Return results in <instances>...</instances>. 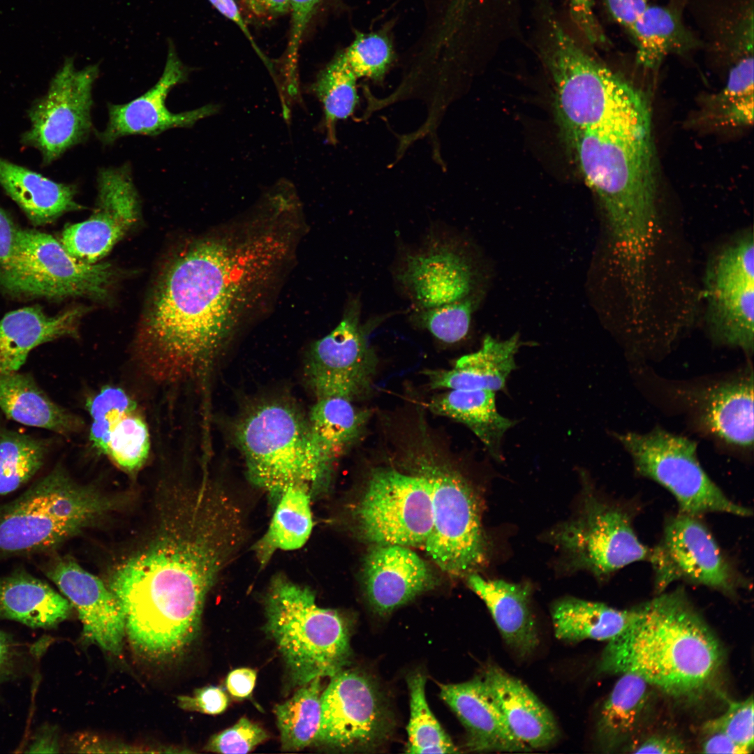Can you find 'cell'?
I'll return each instance as SVG.
<instances>
[{
	"mask_svg": "<svg viewBox=\"0 0 754 754\" xmlns=\"http://www.w3.org/2000/svg\"><path fill=\"white\" fill-rule=\"evenodd\" d=\"M153 537L112 571L125 633L143 658L165 662L197 637L207 596L245 536L239 504L203 481L177 494Z\"/></svg>",
	"mask_w": 754,
	"mask_h": 754,
	"instance_id": "6da1fadb",
	"label": "cell"
},
{
	"mask_svg": "<svg viewBox=\"0 0 754 754\" xmlns=\"http://www.w3.org/2000/svg\"><path fill=\"white\" fill-rule=\"evenodd\" d=\"M266 262L256 239H205L176 255L156 282L138 334L145 371L174 382L205 364L231 331Z\"/></svg>",
	"mask_w": 754,
	"mask_h": 754,
	"instance_id": "7a4b0ae2",
	"label": "cell"
},
{
	"mask_svg": "<svg viewBox=\"0 0 754 754\" xmlns=\"http://www.w3.org/2000/svg\"><path fill=\"white\" fill-rule=\"evenodd\" d=\"M647 98L599 124L565 133L601 204L626 281L644 280L654 246L657 166Z\"/></svg>",
	"mask_w": 754,
	"mask_h": 754,
	"instance_id": "3957f363",
	"label": "cell"
},
{
	"mask_svg": "<svg viewBox=\"0 0 754 754\" xmlns=\"http://www.w3.org/2000/svg\"><path fill=\"white\" fill-rule=\"evenodd\" d=\"M723 663L718 638L678 588L635 607L630 623L608 641L597 670L634 674L670 696L693 698L714 687Z\"/></svg>",
	"mask_w": 754,
	"mask_h": 754,
	"instance_id": "277c9868",
	"label": "cell"
},
{
	"mask_svg": "<svg viewBox=\"0 0 754 754\" xmlns=\"http://www.w3.org/2000/svg\"><path fill=\"white\" fill-rule=\"evenodd\" d=\"M235 438L251 483L276 503L301 487L317 494L327 486L333 461L320 448L307 419L289 404L263 402L238 422Z\"/></svg>",
	"mask_w": 754,
	"mask_h": 754,
	"instance_id": "5b68a950",
	"label": "cell"
},
{
	"mask_svg": "<svg viewBox=\"0 0 754 754\" xmlns=\"http://www.w3.org/2000/svg\"><path fill=\"white\" fill-rule=\"evenodd\" d=\"M264 607L265 632L276 644L295 685L331 678L350 663L348 619L337 610L318 606L309 587L277 575L267 589Z\"/></svg>",
	"mask_w": 754,
	"mask_h": 754,
	"instance_id": "8992f818",
	"label": "cell"
},
{
	"mask_svg": "<svg viewBox=\"0 0 754 754\" xmlns=\"http://www.w3.org/2000/svg\"><path fill=\"white\" fill-rule=\"evenodd\" d=\"M115 502L57 466L0 506V558L50 552L114 508Z\"/></svg>",
	"mask_w": 754,
	"mask_h": 754,
	"instance_id": "52a82bcc",
	"label": "cell"
},
{
	"mask_svg": "<svg viewBox=\"0 0 754 754\" xmlns=\"http://www.w3.org/2000/svg\"><path fill=\"white\" fill-rule=\"evenodd\" d=\"M540 54L552 80L564 130L593 126L646 95L588 54L547 16Z\"/></svg>",
	"mask_w": 754,
	"mask_h": 754,
	"instance_id": "ba28073f",
	"label": "cell"
},
{
	"mask_svg": "<svg viewBox=\"0 0 754 754\" xmlns=\"http://www.w3.org/2000/svg\"><path fill=\"white\" fill-rule=\"evenodd\" d=\"M416 466L431 492L432 526L424 548L448 575L467 577L488 558L479 497L458 471L426 457H420Z\"/></svg>",
	"mask_w": 754,
	"mask_h": 754,
	"instance_id": "9c48e42d",
	"label": "cell"
},
{
	"mask_svg": "<svg viewBox=\"0 0 754 754\" xmlns=\"http://www.w3.org/2000/svg\"><path fill=\"white\" fill-rule=\"evenodd\" d=\"M615 436L630 454L636 473L671 493L679 512L699 517L714 512L752 515L749 508L731 501L709 477L699 461L694 441L660 427Z\"/></svg>",
	"mask_w": 754,
	"mask_h": 754,
	"instance_id": "30bf717a",
	"label": "cell"
},
{
	"mask_svg": "<svg viewBox=\"0 0 754 754\" xmlns=\"http://www.w3.org/2000/svg\"><path fill=\"white\" fill-rule=\"evenodd\" d=\"M114 276L110 264L82 262L51 235L20 229L15 257L0 269V289L17 297L101 299L106 296Z\"/></svg>",
	"mask_w": 754,
	"mask_h": 754,
	"instance_id": "8fae6325",
	"label": "cell"
},
{
	"mask_svg": "<svg viewBox=\"0 0 754 754\" xmlns=\"http://www.w3.org/2000/svg\"><path fill=\"white\" fill-rule=\"evenodd\" d=\"M355 516L360 534L369 542L424 547L432 526L429 484L418 473L374 469Z\"/></svg>",
	"mask_w": 754,
	"mask_h": 754,
	"instance_id": "7c38bea8",
	"label": "cell"
},
{
	"mask_svg": "<svg viewBox=\"0 0 754 754\" xmlns=\"http://www.w3.org/2000/svg\"><path fill=\"white\" fill-rule=\"evenodd\" d=\"M320 722L313 744L341 752L377 748L390 737L393 716L376 681L357 669L331 677L320 697Z\"/></svg>",
	"mask_w": 754,
	"mask_h": 754,
	"instance_id": "4fadbf2b",
	"label": "cell"
},
{
	"mask_svg": "<svg viewBox=\"0 0 754 754\" xmlns=\"http://www.w3.org/2000/svg\"><path fill=\"white\" fill-rule=\"evenodd\" d=\"M550 538L575 568L603 577L638 561H648L651 549L639 540L626 508L600 498L584 496L580 512L555 528Z\"/></svg>",
	"mask_w": 754,
	"mask_h": 754,
	"instance_id": "5bb4252c",
	"label": "cell"
},
{
	"mask_svg": "<svg viewBox=\"0 0 754 754\" xmlns=\"http://www.w3.org/2000/svg\"><path fill=\"white\" fill-rule=\"evenodd\" d=\"M649 562L658 593L681 580L732 596L746 583L700 517L681 512L666 522Z\"/></svg>",
	"mask_w": 754,
	"mask_h": 754,
	"instance_id": "9a60e30c",
	"label": "cell"
},
{
	"mask_svg": "<svg viewBox=\"0 0 754 754\" xmlns=\"http://www.w3.org/2000/svg\"><path fill=\"white\" fill-rule=\"evenodd\" d=\"M98 73L97 65L76 70L73 59L68 58L47 93L29 109L31 126L21 140L40 152L43 165L83 142L91 133L92 89Z\"/></svg>",
	"mask_w": 754,
	"mask_h": 754,
	"instance_id": "2e32d148",
	"label": "cell"
},
{
	"mask_svg": "<svg viewBox=\"0 0 754 754\" xmlns=\"http://www.w3.org/2000/svg\"><path fill=\"white\" fill-rule=\"evenodd\" d=\"M707 323L720 343L748 355L754 346V243L746 235L719 252L706 276Z\"/></svg>",
	"mask_w": 754,
	"mask_h": 754,
	"instance_id": "e0dca14e",
	"label": "cell"
},
{
	"mask_svg": "<svg viewBox=\"0 0 754 754\" xmlns=\"http://www.w3.org/2000/svg\"><path fill=\"white\" fill-rule=\"evenodd\" d=\"M360 314V299L353 297L335 328L311 347L304 371L317 399L342 397L353 401L369 392L377 360Z\"/></svg>",
	"mask_w": 754,
	"mask_h": 754,
	"instance_id": "ac0fdd59",
	"label": "cell"
},
{
	"mask_svg": "<svg viewBox=\"0 0 754 754\" xmlns=\"http://www.w3.org/2000/svg\"><path fill=\"white\" fill-rule=\"evenodd\" d=\"M96 207L87 220L67 226L61 243L76 259L89 264L105 256L136 223L139 198L128 165L101 168Z\"/></svg>",
	"mask_w": 754,
	"mask_h": 754,
	"instance_id": "d6986e66",
	"label": "cell"
},
{
	"mask_svg": "<svg viewBox=\"0 0 754 754\" xmlns=\"http://www.w3.org/2000/svg\"><path fill=\"white\" fill-rule=\"evenodd\" d=\"M413 310L438 306L471 296V266L447 236L431 235L405 252L395 272Z\"/></svg>",
	"mask_w": 754,
	"mask_h": 754,
	"instance_id": "ffe728a7",
	"label": "cell"
},
{
	"mask_svg": "<svg viewBox=\"0 0 754 754\" xmlns=\"http://www.w3.org/2000/svg\"><path fill=\"white\" fill-rule=\"evenodd\" d=\"M187 77V68L170 44L165 66L158 82L127 103L109 104L108 121L105 128L97 134L98 139L104 145H110L126 135L155 136L171 128L192 127L199 120L218 113L221 106L214 103L179 113L168 109L165 99L168 93Z\"/></svg>",
	"mask_w": 754,
	"mask_h": 754,
	"instance_id": "44dd1931",
	"label": "cell"
},
{
	"mask_svg": "<svg viewBox=\"0 0 754 754\" xmlns=\"http://www.w3.org/2000/svg\"><path fill=\"white\" fill-rule=\"evenodd\" d=\"M44 571L77 611L84 640L110 653H121L124 616L108 586L67 556L54 559Z\"/></svg>",
	"mask_w": 754,
	"mask_h": 754,
	"instance_id": "7402d4cb",
	"label": "cell"
},
{
	"mask_svg": "<svg viewBox=\"0 0 754 754\" xmlns=\"http://www.w3.org/2000/svg\"><path fill=\"white\" fill-rule=\"evenodd\" d=\"M366 597L374 611L387 616L436 586L429 565L411 547L374 545L363 567Z\"/></svg>",
	"mask_w": 754,
	"mask_h": 754,
	"instance_id": "603a6c76",
	"label": "cell"
},
{
	"mask_svg": "<svg viewBox=\"0 0 754 754\" xmlns=\"http://www.w3.org/2000/svg\"><path fill=\"white\" fill-rule=\"evenodd\" d=\"M440 696L463 725L468 751H531L512 733L481 676L461 683L441 684Z\"/></svg>",
	"mask_w": 754,
	"mask_h": 754,
	"instance_id": "cb8c5ba5",
	"label": "cell"
},
{
	"mask_svg": "<svg viewBox=\"0 0 754 754\" xmlns=\"http://www.w3.org/2000/svg\"><path fill=\"white\" fill-rule=\"evenodd\" d=\"M691 401L700 423L725 443L753 446V371L752 367L732 379L695 390Z\"/></svg>",
	"mask_w": 754,
	"mask_h": 754,
	"instance_id": "d4e9b609",
	"label": "cell"
},
{
	"mask_svg": "<svg viewBox=\"0 0 754 754\" xmlns=\"http://www.w3.org/2000/svg\"><path fill=\"white\" fill-rule=\"evenodd\" d=\"M480 676L518 740L531 751L558 740L560 732L552 713L521 680L493 663Z\"/></svg>",
	"mask_w": 754,
	"mask_h": 754,
	"instance_id": "484cf974",
	"label": "cell"
},
{
	"mask_svg": "<svg viewBox=\"0 0 754 754\" xmlns=\"http://www.w3.org/2000/svg\"><path fill=\"white\" fill-rule=\"evenodd\" d=\"M468 586L484 601L508 646L519 658L531 656L540 643L527 583L487 579L473 572Z\"/></svg>",
	"mask_w": 754,
	"mask_h": 754,
	"instance_id": "4316f807",
	"label": "cell"
},
{
	"mask_svg": "<svg viewBox=\"0 0 754 754\" xmlns=\"http://www.w3.org/2000/svg\"><path fill=\"white\" fill-rule=\"evenodd\" d=\"M84 307H73L54 316L38 305L6 313L0 319V374L16 372L36 346L77 335Z\"/></svg>",
	"mask_w": 754,
	"mask_h": 754,
	"instance_id": "83f0119b",
	"label": "cell"
},
{
	"mask_svg": "<svg viewBox=\"0 0 754 754\" xmlns=\"http://www.w3.org/2000/svg\"><path fill=\"white\" fill-rule=\"evenodd\" d=\"M520 345L517 334L505 340L486 335L479 350L459 357L451 369H427L423 374L431 389L501 390L516 368Z\"/></svg>",
	"mask_w": 754,
	"mask_h": 754,
	"instance_id": "f1b7e54d",
	"label": "cell"
},
{
	"mask_svg": "<svg viewBox=\"0 0 754 754\" xmlns=\"http://www.w3.org/2000/svg\"><path fill=\"white\" fill-rule=\"evenodd\" d=\"M0 185L35 226L51 223L65 212L83 209L75 200L76 186L54 182L2 157Z\"/></svg>",
	"mask_w": 754,
	"mask_h": 754,
	"instance_id": "f546056e",
	"label": "cell"
},
{
	"mask_svg": "<svg viewBox=\"0 0 754 754\" xmlns=\"http://www.w3.org/2000/svg\"><path fill=\"white\" fill-rule=\"evenodd\" d=\"M0 409L10 420L63 436L78 433L84 426L80 417L53 401L29 374H0Z\"/></svg>",
	"mask_w": 754,
	"mask_h": 754,
	"instance_id": "4dcf8cb0",
	"label": "cell"
},
{
	"mask_svg": "<svg viewBox=\"0 0 754 754\" xmlns=\"http://www.w3.org/2000/svg\"><path fill=\"white\" fill-rule=\"evenodd\" d=\"M71 609L63 595L24 570L0 577V618L50 628L66 619Z\"/></svg>",
	"mask_w": 754,
	"mask_h": 754,
	"instance_id": "1f68e13d",
	"label": "cell"
},
{
	"mask_svg": "<svg viewBox=\"0 0 754 754\" xmlns=\"http://www.w3.org/2000/svg\"><path fill=\"white\" fill-rule=\"evenodd\" d=\"M739 57L731 67L725 86L709 98L702 119L716 128H741L753 121V20H745Z\"/></svg>",
	"mask_w": 754,
	"mask_h": 754,
	"instance_id": "d6a6232c",
	"label": "cell"
},
{
	"mask_svg": "<svg viewBox=\"0 0 754 754\" xmlns=\"http://www.w3.org/2000/svg\"><path fill=\"white\" fill-rule=\"evenodd\" d=\"M434 413L467 426L482 442L490 454L501 459V443L515 422L497 411L494 392L486 390H448L427 404Z\"/></svg>",
	"mask_w": 754,
	"mask_h": 754,
	"instance_id": "836d02e7",
	"label": "cell"
},
{
	"mask_svg": "<svg viewBox=\"0 0 754 754\" xmlns=\"http://www.w3.org/2000/svg\"><path fill=\"white\" fill-rule=\"evenodd\" d=\"M551 616L555 636L563 642L609 641L630 623L635 607L619 609L603 603L566 597L553 604Z\"/></svg>",
	"mask_w": 754,
	"mask_h": 754,
	"instance_id": "e575fe53",
	"label": "cell"
},
{
	"mask_svg": "<svg viewBox=\"0 0 754 754\" xmlns=\"http://www.w3.org/2000/svg\"><path fill=\"white\" fill-rule=\"evenodd\" d=\"M626 31L636 47L637 64L647 70L657 69L667 56L698 44L675 9L653 3Z\"/></svg>",
	"mask_w": 754,
	"mask_h": 754,
	"instance_id": "d590c367",
	"label": "cell"
},
{
	"mask_svg": "<svg viewBox=\"0 0 754 754\" xmlns=\"http://www.w3.org/2000/svg\"><path fill=\"white\" fill-rule=\"evenodd\" d=\"M620 676L603 704L596 726L598 741L607 751L633 734L650 698L651 686L642 678L631 673Z\"/></svg>",
	"mask_w": 754,
	"mask_h": 754,
	"instance_id": "8d00e7d4",
	"label": "cell"
},
{
	"mask_svg": "<svg viewBox=\"0 0 754 754\" xmlns=\"http://www.w3.org/2000/svg\"><path fill=\"white\" fill-rule=\"evenodd\" d=\"M311 496L309 490L301 487H290L281 496L267 530L253 546L261 566L277 550H295L307 542L313 526Z\"/></svg>",
	"mask_w": 754,
	"mask_h": 754,
	"instance_id": "74e56055",
	"label": "cell"
},
{
	"mask_svg": "<svg viewBox=\"0 0 754 754\" xmlns=\"http://www.w3.org/2000/svg\"><path fill=\"white\" fill-rule=\"evenodd\" d=\"M369 412L342 397L317 399L307 419L313 436L333 461L360 438Z\"/></svg>",
	"mask_w": 754,
	"mask_h": 754,
	"instance_id": "f35d334b",
	"label": "cell"
},
{
	"mask_svg": "<svg viewBox=\"0 0 754 754\" xmlns=\"http://www.w3.org/2000/svg\"><path fill=\"white\" fill-rule=\"evenodd\" d=\"M320 680L317 677L302 686L290 699L274 707L283 750L299 751L313 744L320 722Z\"/></svg>",
	"mask_w": 754,
	"mask_h": 754,
	"instance_id": "ab89813d",
	"label": "cell"
},
{
	"mask_svg": "<svg viewBox=\"0 0 754 754\" xmlns=\"http://www.w3.org/2000/svg\"><path fill=\"white\" fill-rule=\"evenodd\" d=\"M357 79L344 52L337 54L318 75L310 90L320 102L330 142L335 140V124L354 112L358 102Z\"/></svg>",
	"mask_w": 754,
	"mask_h": 754,
	"instance_id": "60d3db41",
	"label": "cell"
},
{
	"mask_svg": "<svg viewBox=\"0 0 754 754\" xmlns=\"http://www.w3.org/2000/svg\"><path fill=\"white\" fill-rule=\"evenodd\" d=\"M50 441L0 428V496L29 482L42 468Z\"/></svg>",
	"mask_w": 754,
	"mask_h": 754,
	"instance_id": "b9f144b4",
	"label": "cell"
},
{
	"mask_svg": "<svg viewBox=\"0 0 754 754\" xmlns=\"http://www.w3.org/2000/svg\"><path fill=\"white\" fill-rule=\"evenodd\" d=\"M407 683L410 697V718L407 726L406 753H459L429 707L425 694L426 676L421 672H413L408 676Z\"/></svg>",
	"mask_w": 754,
	"mask_h": 754,
	"instance_id": "7bdbcfd3",
	"label": "cell"
},
{
	"mask_svg": "<svg viewBox=\"0 0 754 754\" xmlns=\"http://www.w3.org/2000/svg\"><path fill=\"white\" fill-rule=\"evenodd\" d=\"M108 423L103 454L122 470L133 473L145 463L150 450L149 429L138 408Z\"/></svg>",
	"mask_w": 754,
	"mask_h": 754,
	"instance_id": "ee69618b",
	"label": "cell"
},
{
	"mask_svg": "<svg viewBox=\"0 0 754 754\" xmlns=\"http://www.w3.org/2000/svg\"><path fill=\"white\" fill-rule=\"evenodd\" d=\"M473 309L474 300L470 296L438 306L413 310L411 319L413 324L427 330L438 340L454 343L468 334Z\"/></svg>",
	"mask_w": 754,
	"mask_h": 754,
	"instance_id": "f6af8a7d",
	"label": "cell"
},
{
	"mask_svg": "<svg viewBox=\"0 0 754 754\" xmlns=\"http://www.w3.org/2000/svg\"><path fill=\"white\" fill-rule=\"evenodd\" d=\"M343 52L357 78L365 77L375 82L383 80L394 57L390 40L378 33L357 34Z\"/></svg>",
	"mask_w": 754,
	"mask_h": 754,
	"instance_id": "bcb514c9",
	"label": "cell"
},
{
	"mask_svg": "<svg viewBox=\"0 0 754 754\" xmlns=\"http://www.w3.org/2000/svg\"><path fill=\"white\" fill-rule=\"evenodd\" d=\"M753 706L752 695L744 700L730 701L726 711L720 716L704 723L702 730L721 732L737 744L752 751L754 742Z\"/></svg>",
	"mask_w": 754,
	"mask_h": 754,
	"instance_id": "7dc6e473",
	"label": "cell"
},
{
	"mask_svg": "<svg viewBox=\"0 0 754 754\" xmlns=\"http://www.w3.org/2000/svg\"><path fill=\"white\" fill-rule=\"evenodd\" d=\"M268 739L266 731L246 717L213 735L205 750L219 753H248Z\"/></svg>",
	"mask_w": 754,
	"mask_h": 754,
	"instance_id": "c3c4849f",
	"label": "cell"
},
{
	"mask_svg": "<svg viewBox=\"0 0 754 754\" xmlns=\"http://www.w3.org/2000/svg\"><path fill=\"white\" fill-rule=\"evenodd\" d=\"M322 1L290 0L291 28L285 66L289 71L297 69L299 52L305 31Z\"/></svg>",
	"mask_w": 754,
	"mask_h": 754,
	"instance_id": "681fc988",
	"label": "cell"
},
{
	"mask_svg": "<svg viewBox=\"0 0 754 754\" xmlns=\"http://www.w3.org/2000/svg\"><path fill=\"white\" fill-rule=\"evenodd\" d=\"M179 708L209 715L223 713L228 707L227 694L220 687L209 686L195 690L191 695H179L177 698Z\"/></svg>",
	"mask_w": 754,
	"mask_h": 754,
	"instance_id": "f907efd6",
	"label": "cell"
},
{
	"mask_svg": "<svg viewBox=\"0 0 754 754\" xmlns=\"http://www.w3.org/2000/svg\"><path fill=\"white\" fill-rule=\"evenodd\" d=\"M593 0H570V17L586 40L593 45L606 40L594 13Z\"/></svg>",
	"mask_w": 754,
	"mask_h": 754,
	"instance_id": "816d5d0a",
	"label": "cell"
},
{
	"mask_svg": "<svg viewBox=\"0 0 754 754\" xmlns=\"http://www.w3.org/2000/svg\"><path fill=\"white\" fill-rule=\"evenodd\" d=\"M613 20L627 30L652 3V0H601Z\"/></svg>",
	"mask_w": 754,
	"mask_h": 754,
	"instance_id": "f5cc1de1",
	"label": "cell"
},
{
	"mask_svg": "<svg viewBox=\"0 0 754 754\" xmlns=\"http://www.w3.org/2000/svg\"><path fill=\"white\" fill-rule=\"evenodd\" d=\"M633 753L678 754L687 752L684 742L678 737L656 734L647 737L630 747Z\"/></svg>",
	"mask_w": 754,
	"mask_h": 754,
	"instance_id": "db71d44e",
	"label": "cell"
},
{
	"mask_svg": "<svg viewBox=\"0 0 754 754\" xmlns=\"http://www.w3.org/2000/svg\"><path fill=\"white\" fill-rule=\"evenodd\" d=\"M20 229L0 207V269L7 267L13 261Z\"/></svg>",
	"mask_w": 754,
	"mask_h": 754,
	"instance_id": "11a10c76",
	"label": "cell"
},
{
	"mask_svg": "<svg viewBox=\"0 0 754 754\" xmlns=\"http://www.w3.org/2000/svg\"><path fill=\"white\" fill-rule=\"evenodd\" d=\"M705 737L702 743V753L747 754L752 751L734 742L718 731H703Z\"/></svg>",
	"mask_w": 754,
	"mask_h": 754,
	"instance_id": "9f6ffc18",
	"label": "cell"
},
{
	"mask_svg": "<svg viewBox=\"0 0 754 754\" xmlns=\"http://www.w3.org/2000/svg\"><path fill=\"white\" fill-rule=\"evenodd\" d=\"M257 674L250 668H238L229 673L226 685L228 692L236 698H246L252 693Z\"/></svg>",
	"mask_w": 754,
	"mask_h": 754,
	"instance_id": "6f0895ef",
	"label": "cell"
},
{
	"mask_svg": "<svg viewBox=\"0 0 754 754\" xmlns=\"http://www.w3.org/2000/svg\"><path fill=\"white\" fill-rule=\"evenodd\" d=\"M209 1L221 14L238 26L259 57L269 65V63L267 61L263 53L255 42L235 0H209Z\"/></svg>",
	"mask_w": 754,
	"mask_h": 754,
	"instance_id": "680465c9",
	"label": "cell"
},
{
	"mask_svg": "<svg viewBox=\"0 0 754 754\" xmlns=\"http://www.w3.org/2000/svg\"><path fill=\"white\" fill-rule=\"evenodd\" d=\"M244 8L259 18H274L290 11V0H239Z\"/></svg>",
	"mask_w": 754,
	"mask_h": 754,
	"instance_id": "91938a15",
	"label": "cell"
},
{
	"mask_svg": "<svg viewBox=\"0 0 754 754\" xmlns=\"http://www.w3.org/2000/svg\"><path fill=\"white\" fill-rule=\"evenodd\" d=\"M18 658L16 643L0 630V684L13 674Z\"/></svg>",
	"mask_w": 754,
	"mask_h": 754,
	"instance_id": "94428289",
	"label": "cell"
},
{
	"mask_svg": "<svg viewBox=\"0 0 754 754\" xmlns=\"http://www.w3.org/2000/svg\"><path fill=\"white\" fill-rule=\"evenodd\" d=\"M27 752L58 753L59 742L57 732L52 726H43L36 733Z\"/></svg>",
	"mask_w": 754,
	"mask_h": 754,
	"instance_id": "6125c7cd",
	"label": "cell"
}]
</instances>
